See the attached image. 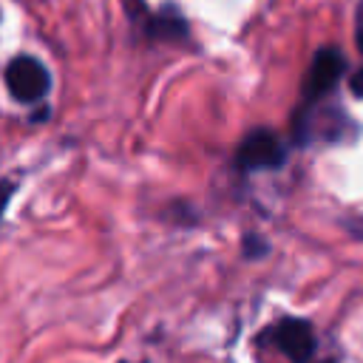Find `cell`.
<instances>
[{
	"mask_svg": "<svg viewBox=\"0 0 363 363\" xmlns=\"http://www.w3.org/2000/svg\"><path fill=\"white\" fill-rule=\"evenodd\" d=\"M3 82H6V91L11 94V99L20 102V105L43 102L48 96V91H51L48 68L31 54L11 57L6 62V68H3Z\"/></svg>",
	"mask_w": 363,
	"mask_h": 363,
	"instance_id": "6da1fadb",
	"label": "cell"
},
{
	"mask_svg": "<svg viewBox=\"0 0 363 363\" xmlns=\"http://www.w3.org/2000/svg\"><path fill=\"white\" fill-rule=\"evenodd\" d=\"M357 130V125L340 111V108H312V111H298V116L292 119V130H295V142L306 145V142H337L346 136V130Z\"/></svg>",
	"mask_w": 363,
	"mask_h": 363,
	"instance_id": "7a4b0ae2",
	"label": "cell"
},
{
	"mask_svg": "<svg viewBox=\"0 0 363 363\" xmlns=\"http://www.w3.org/2000/svg\"><path fill=\"white\" fill-rule=\"evenodd\" d=\"M284 159H286L284 142H281L272 130H267V128L250 130V133L241 139V145L235 147V167L244 170V173L281 167Z\"/></svg>",
	"mask_w": 363,
	"mask_h": 363,
	"instance_id": "3957f363",
	"label": "cell"
},
{
	"mask_svg": "<svg viewBox=\"0 0 363 363\" xmlns=\"http://www.w3.org/2000/svg\"><path fill=\"white\" fill-rule=\"evenodd\" d=\"M343 54L337 51V48H320L315 57H312V62H309V68H306V77H303V85H301V91H303V99H309V102H315V99H320L323 94H329L332 88H335V82L340 79V74H343Z\"/></svg>",
	"mask_w": 363,
	"mask_h": 363,
	"instance_id": "277c9868",
	"label": "cell"
},
{
	"mask_svg": "<svg viewBox=\"0 0 363 363\" xmlns=\"http://www.w3.org/2000/svg\"><path fill=\"white\" fill-rule=\"evenodd\" d=\"M269 337L275 346L292 360V363H306L315 352V335L312 326L301 318H284L269 329Z\"/></svg>",
	"mask_w": 363,
	"mask_h": 363,
	"instance_id": "5b68a950",
	"label": "cell"
},
{
	"mask_svg": "<svg viewBox=\"0 0 363 363\" xmlns=\"http://www.w3.org/2000/svg\"><path fill=\"white\" fill-rule=\"evenodd\" d=\"M145 34L150 40H182L187 37V23L184 17L173 14L170 9H164L162 14H147V20L142 23Z\"/></svg>",
	"mask_w": 363,
	"mask_h": 363,
	"instance_id": "8992f818",
	"label": "cell"
},
{
	"mask_svg": "<svg viewBox=\"0 0 363 363\" xmlns=\"http://www.w3.org/2000/svg\"><path fill=\"white\" fill-rule=\"evenodd\" d=\"M17 187H20L17 179H11V176H3V179H0V218L6 216V207H9L11 196L17 193Z\"/></svg>",
	"mask_w": 363,
	"mask_h": 363,
	"instance_id": "52a82bcc",
	"label": "cell"
},
{
	"mask_svg": "<svg viewBox=\"0 0 363 363\" xmlns=\"http://www.w3.org/2000/svg\"><path fill=\"white\" fill-rule=\"evenodd\" d=\"M269 247H267V241H261L258 235H244V252L250 255V258H258V255H264Z\"/></svg>",
	"mask_w": 363,
	"mask_h": 363,
	"instance_id": "ba28073f",
	"label": "cell"
},
{
	"mask_svg": "<svg viewBox=\"0 0 363 363\" xmlns=\"http://www.w3.org/2000/svg\"><path fill=\"white\" fill-rule=\"evenodd\" d=\"M349 88L354 91V96H360V99H363V68L352 74V79H349Z\"/></svg>",
	"mask_w": 363,
	"mask_h": 363,
	"instance_id": "9c48e42d",
	"label": "cell"
},
{
	"mask_svg": "<svg viewBox=\"0 0 363 363\" xmlns=\"http://www.w3.org/2000/svg\"><path fill=\"white\" fill-rule=\"evenodd\" d=\"M354 40H357V48L363 51V0H360V9H357V26H354Z\"/></svg>",
	"mask_w": 363,
	"mask_h": 363,
	"instance_id": "30bf717a",
	"label": "cell"
},
{
	"mask_svg": "<svg viewBox=\"0 0 363 363\" xmlns=\"http://www.w3.org/2000/svg\"><path fill=\"white\" fill-rule=\"evenodd\" d=\"M0 20H3V9H0Z\"/></svg>",
	"mask_w": 363,
	"mask_h": 363,
	"instance_id": "8fae6325",
	"label": "cell"
}]
</instances>
